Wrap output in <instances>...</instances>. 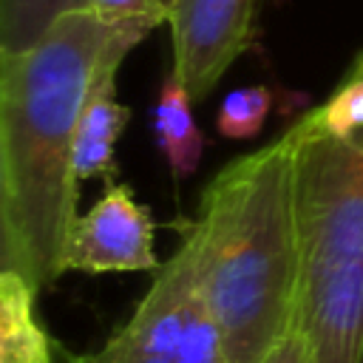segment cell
Listing matches in <instances>:
<instances>
[{
  "mask_svg": "<svg viewBox=\"0 0 363 363\" xmlns=\"http://www.w3.org/2000/svg\"><path fill=\"white\" fill-rule=\"evenodd\" d=\"M105 20H153L167 23V0H88Z\"/></svg>",
  "mask_w": 363,
  "mask_h": 363,
  "instance_id": "4fadbf2b",
  "label": "cell"
},
{
  "mask_svg": "<svg viewBox=\"0 0 363 363\" xmlns=\"http://www.w3.org/2000/svg\"><path fill=\"white\" fill-rule=\"evenodd\" d=\"M315 111L329 133L363 142V51L357 54L340 85L332 91V96Z\"/></svg>",
  "mask_w": 363,
  "mask_h": 363,
  "instance_id": "8fae6325",
  "label": "cell"
},
{
  "mask_svg": "<svg viewBox=\"0 0 363 363\" xmlns=\"http://www.w3.org/2000/svg\"><path fill=\"white\" fill-rule=\"evenodd\" d=\"M34 301L26 278L0 269V363H57V343L37 320Z\"/></svg>",
  "mask_w": 363,
  "mask_h": 363,
  "instance_id": "ba28073f",
  "label": "cell"
},
{
  "mask_svg": "<svg viewBox=\"0 0 363 363\" xmlns=\"http://www.w3.org/2000/svg\"><path fill=\"white\" fill-rule=\"evenodd\" d=\"M292 150L295 125L221 167L201 193V286L230 363H258L295 323L301 250Z\"/></svg>",
  "mask_w": 363,
  "mask_h": 363,
  "instance_id": "7a4b0ae2",
  "label": "cell"
},
{
  "mask_svg": "<svg viewBox=\"0 0 363 363\" xmlns=\"http://www.w3.org/2000/svg\"><path fill=\"white\" fill-rule=\"evenodd\" d=\"M292 201L301 278L363 264V142L329 133L318 111L295 122Z\"/></svg>",
  "mask_w": 363,
  "mask_h": 363,
  "instance_id": "277c9868",
  "label": "cell"
},
{
  "mask_svg": "<svg viewBox=\"0 0 363 363\" xmlns=\"http://www.w3.org/2000/svg\"><path fill=\"white\" fill-rule=\"evenodd\" d=\"M116 71L119 65H108L82 108L79 128H77V147H74V170L77 179H108V184L116 179V142L130 119V111L116 102Z\"/></svg>",
  "mask_w": 363,
  "mask_h": 363,
  "instance_id": "52a82bcc",
  "label": "cell"
},
{
  "mask_svg": "<svg viewBox=\"0 0 363 363\" xmlns=\"http://www.w3.org/2000/svg\"><path fill=\"white\" fill-rule=\"evenodd\" d=\"M57 363H230L221 326L201 286V227L187 224L133 315L94 352L57 343Z\"/></svg>",
  "mask_w": 363,
  "mask_h": 363,
  "instance_id": "3957f363",
  "label": "cell"
},
{
  "mask_svg": "<svg viewBox=\"0 0 363 363\" xmlns=\"http://www.w3.org/2000/svg\"><path fill=\"white\" fill-rule=\"evenodd\" d=\"M156 26L82 9L28 51L0 54V269L26 278L37 295L65 272L85 99L96 77L122 65Z\"/></svg>",
  "mask_w": 363,
  "mask_h": 363,
  "instance_id": "6da1fadb",
  "label": "cell"
},
{
  "mask_svg": "<svg viewBox=\"0 0 363 363\" xmlns=\"http://www.w3.org/2000/svg\"><path fill=\"white\" fill-rule=\"evenodd\" d=\"M91 9L88 0H0V54L37 45L62 17Z\"/></svg>",
  "mask_w": 363,
  "mask_h": 363,
  "instance_id": "30bf717a",
  "label": "cell"
},
{
  "mask_svg": "<svg viewBox=\"0 0 363 363\" xmlns=\"http://www.w3.org/2000/svg\"><path fill=\"white\" fill-rule=\"evenodd\" d=\"M153 218L128 184L111 182L96 204L77 216L65 244V272H156Z\"/></svg>",
  "mask_w": 363,
  "mask_h": 363,
  "instance_id": "8992f818",
  "label": "cell"
},
{
  "mask_svg": "<svg viewBox=\"0 0 363 363\" xmlns=\"http://www.w3.org/2000/svg\"><path fill=\"white\" fill-rule=\"evenodd\" d=\"M264 0H167L173 71L193 102H204L250 48Z\"/></svg>",
  "mask_w": 363,
  "mask_h": 363,
  "instance_id": "5b68a950",
  "label": "cell"
},
{
  "mask_svg": "<svg viewBox=\"0 0 363 363\" xmlns=\"http://www.w3.org/2000/svg\"><path fill=\"white\" fill-rule=\"evenodd\" d=\"M258 363H315V360H312V349H309L303 332L292 323V329Z\"/></svg>",
  "mask_w": 363,
  "mask_h": 363,
  "instance_id": "5bb4252c",
  "label": "cell"
},
{
  "mask_svg": "<svg viewBox=\"0 0 363 363\" xmlns=\"http://www.w3.org/2000/svg\"><path fill=\"white\" fill-rule=\"evenodd\" d=\"M272 108V88L267 85H250L230 91L218 105V133L227 139H252Z\"/></svg>",
  "mask_w": 363,
  "mask_h": 363,
  "instance_id": "7c38bea8",
  "label": "cell"
},
{
  "mask_svg": "<svg viewBox=\"0 0 363 363\" xmlns=\"http://www.w3.org/2000/svg\"><path fill=\"white\" fill-rule=\"evenodd\" d=\"M190 105L193 99L184 82L176 77V71H170L162 79L159 102L153 108V128H156L159 147L176 179L190 176L199 167V159L204 150V136L193 119Z\"/></svg>",
  "mask_w": 363,
  "mask_h": 363,
  "instance_id": "9c48e42d",
  "label": "cell"
}]
</instances>
